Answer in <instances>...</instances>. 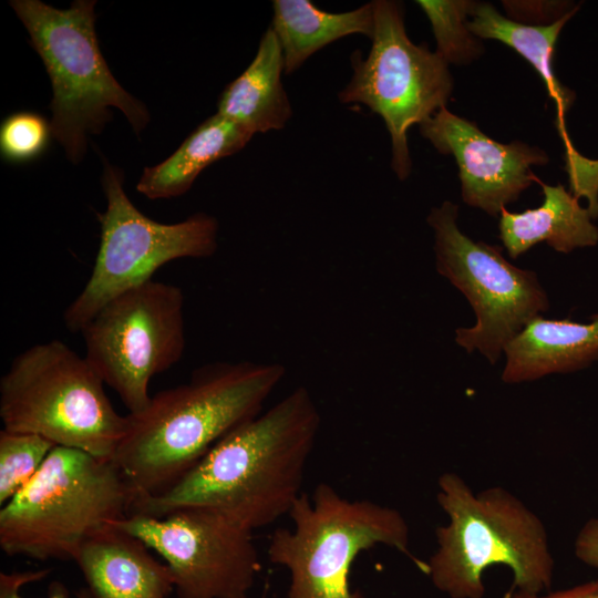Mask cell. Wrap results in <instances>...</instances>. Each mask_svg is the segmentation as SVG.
<instances>
[{
  "mask_svg": "<svg viewBox=\"0 0 598 598\" xmlns=\"http://www.w3.org/2000/svg\"><path fill=\"white\" fill-rule=\"evenodd\" d=\"M320 426L313 396L297 386L217 442L167 491L135 502L131 514L163 517L199 508L251 532L269 526L302 495Z\"/></svg>",
  "mask_w": 598,
  "mask_h": 598,
  "instance_id": "obj_1",
  "label": "cell"
},
{
  "mask_svg": "<svg viewBox=\"0 0 598 598\" xmlns=\"http://www.w3.org/2000/svg\"><path fill=\"white\" fill-rule=\"evenodd\" d=\"M285 374L276 362H210L196 368L187 382L152 395L142 412L127 414L112 460L135 502L167 491L217 442L259 415Z\"/></svg>",
  "mask_w": 598,
  "mask_h": 598,
  "instance_id": "obj_2",
  "label": "cell"
},
{
  "mask_svg": "<svg viewBox=\"0 0 598 598\" xmlns=\"http://www.w3.org/2000/svg\"><path fill=\"white\" fill-rule=\"evenodd\" d=\"M437 503L447 515L435 530L437 547L425 563L433 586L451 598H482L483 573L504 565L513 588L527 592L550 589L554 558L540 518L502 486L475 494L456 473L437 481Z\"/></svg>",
  "mask_w": 598,
  "mask_h": 598,
  "instance_id": "obj_3",
  "label": "cell"
},
{
  "mask_svg": "<svg viewBox=\"0 0 598 598\" xmlns=\"http://www.w3.org/2000/svg\"><path fill=\"white\" fill-rule=\"evenodd\" d=\"M135 501L113 460L56 445L2 505L0 547L9 556L73 560L92 536L131 515Z\"/></svg>",
  "mask_w": 598,
  "mask_h": 598,
  "instance_id": "obj_4",
  "label": "cell"
},
{
  "mask_svg": "<svg viewBox=\"0 0 598 598\" xmlns=\"http://www.w3.org/2000/svg\"><path fill=\"white\" fill-rule=\"evenodd\" d=\"M95 4L75 0L56 9L40 0L10 1L51 81L53 137L75 165L86 155L89 136L112 120L111 107L125 115L136 135L151 118L146 105L114 78L100 50Z\"/></svg>",
  "mask_w": 598,
  "mask_h": 598,
  "instance_id": "obj_5",
  "label": "cell"
},
{
  "mask_svg": "<svg viewBox=\"0 0 598 598\" xmlns=\"http://www.w3.org/2000/svg\"><path fill=\"white\" fill-rule=\"evenodd\" d=\"M291 526L269 538L270 563L289 574L287 598H365L351 586L358 556L378 545L409 556L423 571L425 563L410 553V528L395 508L370 499H350L321 482L302 493L289 513Z\"/></svg>",
  "mask_w": 598,
  "mask_h": 598,
  "instance_id": "obj_6",
  "label": "cell"
},
{
  "mask_svg": "<svg viewBox=\"0 0 598 598\" xmlns=\"http://www.w3.org/2000/svg\"><path fill=\"white\" fill-rule=\"evenodd\" d=\"M0 419L4 430L111 460L128 424L86 358L61 340L33 344L11 361L0 379Z\"/></svg>",
  "mask_w": 598,
  "mask_h": 598,
  "instance_id": "obj_7",
  "label": "cell"
},
{
  "mask_svg": "<svg viewBox=\"0 0 598 598\" xmlns=\"http://www.w3.org/2000/svg\"><path fill=\"white\" fill-rule=\"evenodd\" d=\"M106 209L96 213L100 246L92 272L63 313L65 328L80 333L102 307L122 292L153 279L164 265L181 258H208L218 248L216 217L196 213L163 224L138 210L126 195L124 173L103 157Z\"/></svg>",
  "mask_w": 598,
  "mask_h": 598,
  "instance_id": "obj_8",
  "label": "cell"
},
{
  "mask_svg": "<svg viewBox=\"0 0 598 598\" xmlns=\"http://www.w3.org/2000/svg\"><path fill=\"white\" fill-rule=\"evenodd\" d=\"M373 6L371 50L365 58L360 51L352 53V76L338 97L381 116L391 137V167L404 181L412 169L408 132L446 107L454 81L448 64L435 51L408 37L402 2L375 0Z\"/></svg>",
  "mask_w": 598,
  "mask_h": 598,
  "instance_id": "obj_9",
  "label": "cell"
},
{
  "mask_svg": "<svg viewBox=\"0 0 598 598\" xmlns=\"http://www.w3.org/2000/svg\"><path fill=\"white\" fill-rule=\"evenodd\" d=\"M457 217L458 207L450 200L427 215L436 270L465 296L475 313L474 326L456 329L455 342L495 364L507 343L549 309V299L535 271L511 264L502 248L473 240L460 229Z\"/></svg>",
  "mask_w": 598,
  "mask_h": 598,
  "instance_id": "obj_10",
  "label": "cell"
},
{
  "mask_svg": "<svg viewBox=\"0 0 598 598\" xmlns=\"http://www.w3.org/2000/svg\"><path fill=\"white\" fill-rule=\"evenodd\" d=\"M185 297L150 280L114 297L80 331L84 357L128 414L150 403V382L179 362L186 347Z\"/></svg>",
  "mask_w": 598,
  "mask_h": 598,
  "instance_id": "obj_11",
  "label": "cell"
},
{
  "mask_svg": "<svg viewBox=\"0 0 598 598\" xmlns=\"http://www.w3.org/2000/svg\"><path fill=\"white\" fill-rule=\"evenodd\" d=\"M113 525L165 560L177 598H249L260 571L254 532L199 508L131 514Z\"/></svg>",
  "mask_w": 598,
  "mask_h": 598,
  "instance_id": "obj_12",
  "label": "cell"
},
{
  "mask_svg": "<svg viewBox=\"0 0 598 598\" xmlns=\"http://www.w3.org/2000/svg\"><path fill=\"white\" fill-rule=\"evenodd\" d=\"M419 130L439 153L454 157L463 202L493 217L537 183L533 166L549 162L538 146L520 141L499 143L447 107L419 124Z\"/></svg>",
  "mask_w": 598,
  "mask_h": 598,
  "instance_id": "obj_13",
  "label": "cell"
},
{
  "mask_svg": "<svg viewBox=\"0 0 598 598\" xmlns=\"http://www.w3.org/2000/svg\"><path fill=\"white\" fill-rule=\"evenodd\" d=\"M73 560L92 598H167L174 590L168 566L114 525L86 540Z\"/></svg>",
  "mask_w": 598,
  "mask_h": 598,
  "instance_id": "obj_14",
  "label": "cell"
},
{
  "mask_svg": "<svg viewBox=\"0 0 598 598\" xmlns=\"http://www.w3.org/2000/svg\"><path fill=\"white\" fill-rule=\"evenodd\" d=\"M502 380L515 384L570 373L598 361V313L588 322L533 318L505 347Z\"/></svg>",
  "mask_w": 598,
  "mask_h": 598,
  "instance_id": "obj_15",
  "label": "cell"
},
{
  "mask_svg": "<svg viewBox=\"0 0 598 598\" xmlns=\"http://www.w3.org/2000/svg\"><path fill=\"white\" fill-rule=\"evenodd\" d=\"M537 183L544 195L540 206L522 213L505 208L498 216V237L508 256L516 259L540 243L561 254L596 246L598 227L588 208L561 184Z\"/></svg>",
  "mask_w": 598,
  "mask_h": 598,
  "instance_id": "obj_16",
  "label": "cell"
},
{
  "mask_svg": "<svg viewBox=\"0 0 598 598\" xmlns=\"http://www.w3.org/2000/svg\"><path fill=\"white\" fill-rule=\"evenodd\" d=\"M283 54L271 28L262 34L247 69L221 92L217 113L250 133L282 130L292 107L283 89Z\"/></svg>",
  "mask_w": 598,
  "mask_h": 598,
  "instance_id": "obj_17",
  "label": "cell"
},
{
  "mask_svg": "<svg viewBox=\"0 0 598 598\" xmlns=\"http://www.w3.org/2000/svg\"><path fill=\"white\" fill-rule=\"evenodd\" d=\"M252 135L239 124L215 113L199 124L169 157L145 167L136 190L148 199L182 196L206 167L243 150Z\"/></svg>",
  "mask_w": 598,
  "mask_h": 598,
  "instance_id": "obj_18",
  "label": "cell"
},
{
  "mask_svg": "<svg viewBox=\"0 0 598 598\" xmlns=\"http://www.w3.org/2000/svg\"><path fill=\"white\" fill-rule=\"evenodd\" d=\"M280 43L285 74L298 70L313 53L337 40L374 32V6L368 2L347 12L321 10L310 0H274L270 27Z\"/></svg>",
  "mask_w": 598,
  "mask_h": 598,
  "instance_id": "obj_19",
  "label": "cell"
},
{
  "mask_svg": "<svg viewBox=\"0 0 598 598\" xmlns=\"http://www.w3.org/2000/svg\"><path fill=\"white\" fill-rule=\"evenodd\" d=\"M573 16L548 25L526 24L503 16L489 2L475 1L467 20V28L475 37L508 45L535 69L556 104L559 130L564 128L563 118L575 101V93L555 75L553 59L558 37Z\"/></svg>",
  "mask_w": 598,
  "mask_h": 598,
  "instance_id": "obj_20",
  "label": "cell"
},
{
  "mask_svg": "<svg viewBox=\"0 0 598 598\" xmlns=\"http://www.w3.org/2000/svg\"><path fill=\"white\" fill-rule=\"evenodd\" d=\"M474 2L471 0L415 1L431 23L436 41L435 52L447 64L466 65L484 53L481 39L467 28Z\"/></svg>",
  "mask_w": 598,
  "mask_h": 598,
  "instance_id": "obj_21",
  "label": "cell"
},
{
  "mask_svg": "<svg viewBox=\"0 0 598 598\" xmlns=\"http://www.w3.org/2000/svg\"><path fill=\"white\" fill-rule=\"evenodd\" d=\"M54 446V443L34 433L0 431L1 506L32 480Z\"/></svg>",
  "mask_w": 598,
  "mask_h": 598,
  "instance_id": "obj_22",
  "label": "cell"
},
{
  "mask_svg": "<svg viewBox=\"0 0 598 598\" xmlns=\"http://www.w3.org/2000/svg\"><path fill=\"white\" fill-rule=\"evenodd\" d=\"M52 137L51 123L41 114L12 113L0 125L1 157L11 164L33 162L48 150Z\"/></svg>",
  "mask_w": 598,
  "mask_h": 598,
  "instance_id": "obj_23",
  "label": "cell"
},
{
  "mask_svg": "<svg viewBox=\"0 0 598 598\" xmlns=\"http://www.w3.org/2000/svg\"><path fill=\"white\" fill-rule=\"evenodd\" d=\"M507 18L534 25H548L566 16L575 14L580 4L569 1H504Z\"/></svg>",
  "mask_w": 598,
  "mask_h": 598,
  "instance_id": "obj_24",
  "label": "cell"
},
{
  "mask_svg": "<svg viewBox=\"0 0 598 598\" xmlns=\"http://www.w3.org/2000/svg\"><path fill=\"white\" fill-rule=\"evenodd\" d=\"M49 569L13 571L0 574V598H24L22 588L34 581H39L48 576ZM47 598H69L66 588L53 582L50 587V595ZM76 598H92L87 589H83L78 594Z\"/></svg>",
  "mask_w": 598,
  "mask_h": 598,
  "instance_id": "obj_25",
  "label": "cell"
},
{
  "mask_svg": "<svg viewBox=\"0 0 598 598\" xmlns=\"http://www.w3.org/2000/svg\"><path fill=\"white\" fill-rule=\"evenodd\" d=\"M574 550L584 564L598 568V517L588 519L578 532Z\"/></svg>",
  "mask_w": 598,
  "mask_h": 598,
  "instance_id": "obj_26",
  "label": "cell"
},
{
  "mask_svg": "<svg viewBox=\"0 0 598 598\" xmlns=\"http://www.w3.org/2000/svg\"><path fill=\"white\" fill-rule=\"evenodd\" d=\"M511 598H598V579L547 594L515 590Z\"/></svg>",
  "mask_w": 598,
  "mask_h": 598,
  "instance_id": "obj_27",
  "label": "cell"
}]
</instances>
